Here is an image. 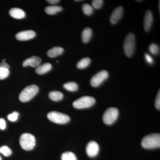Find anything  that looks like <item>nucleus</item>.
Wrapping results in <instances>:
<instances>
[{
    "mask_svg": "<svg viewBox=\"0 0 160 160\" xmlns=\"http://www.w3.org/2000/svg\"><path fill=\"white\" fill-rule=\"evenodd\" d=\"M62 7L60 6H49L45 8V11L47 14L53 15L62 11Z\"/></svg>",
    "mask_w": 160,
    "mask_h": 160,
    "instance_id": "18",
    "label": "nucleus"
},
{
    "mask_svg": "<svg viewBox=\"0 0 160 160\" xmlns=\"http://www.w3.org/2000/svg\"><path fill=\"white\" fill-rule=\"evenodd\" d=\"M0 152L6 157L11 155L12 152L9 147L7 146H3L0 148Z\"/></svg>",
    "mask_w": 160,
    "mask_h": 160,
    "instance_id": "24",
    "label": "nucleus"
},
{
    "mask_svg": "<svg viewBox=\"0 0 160 160\" xmlns=\"http://www.w3.org/2000/svg\"><path fill=\"white\" fill-rule=\"evenodd\" d=\"M52 68V66L51 64L49 63H46L37 67L35 71L38 74H44L50 71Z\"/></svg>",
    "mask_w": 160,
    "mask_h": 160,
    "instance_id": "15",
    "label": "nucleus"
},
{
    "mask_svg": "<svg viewBox=\"0 0 160 160\" xmlns=\"http://www.w3.org/2000/svg\"><path fill=\"white\" fill-rule=\"evenodd\" d=\"M20 144L23 149L27 151L31 150L35 146V138L30 133H23L20 137Z\"/></svg>",
    "mask_w": 160,
    "mask_h": 160,
    "instance_id": "4",
    "label": "nucleus"
},
{
    "mask_svg": "<svg viewBox=\"0 0 160 160\" xmlns=\"http://www.w3.org/2000/svg\"><path fill=\"white\" fill-rule=\"evenodd\" d=\"M9 13L12 17L18 19L24 18L26 17L25 12L20 8H12L9 10Z\"/></svg>",
    "mask_w": 160,
    "mask_h": 160,
    "instance_id": "14",
    "label": "nucleus"
},
{
    "mask_svg": "<svg viewBox=\"0 0 160 160\" xmlns=\"http://www.w3.org/2000/svg\"><path fill=\"white\" fill-rule=\"evenodd\" d=\"M82 10L84 14L90 16L93 13V8L89 4H85L83 5Z\"/></svg>",
    "mask_w": 160,
    "mask_h": 160,
    "instance_id": "23",
    "label": "nucleus"
},
{
    "mask_svg": "<svg viewBox=\"0 0 160 160\" xmlns=\"http://www.w3.org/2000/svg\"><path fill=\"white\" fill-rule=\"evenodd\" d=\"M63 52H64V49L63 48L57 46V47H53L48 50L47 54L49 58H53L62 54Z\"/></svg>",
    "mask_w": 160,
    "mask_h": 160,
    "instance_id": "16",
    "label": "nucleus"
},
{
    "mask_svg": "<svg viewBox=\"0 0 160 160\" xmlns=\"http://www.w3.org/2000/svg\"><path fill=\"white\" fill-rule=\"evenodd\" d=\"M109 77V73L106 70H103L93 76L90 80V84L92 87L100 86Z\"/></svg>",
    "mask_w": 160,
    "mask_h": 160,
    "instance_id": "8",
    "label": "nucleus"
},
{
    "mask_svg": "<svg viewBox=\"0 0 160 160\" xmlns=\"http://www.w3.org/2000/svg\"><path fill=\"white\" fill-rule=\"evenodd\" d=\"M145 57L147 63H149V64H151H151H153V59L150 56V55L148 54V53H146L145 55Z\"/></svg>",
    "mask_w": 160,
    "mask_h": 160,
    "instance_id": "30",
    "label": "nucleus"
},
{
    "mask_svg": "<svg viewBox=\"0 0 160 160\" xmlns=\"http://www.w3.org/2000/svg\"><path fill=\"white\" fill-rule=\"evenodd\" d=\"M123 48L126 56L129 58L132 56L135 49V37L133 33H129L126 36Z\"/></svg>",
    "mask_w": 160,
    "mask_h": 160,
    "instance_id": "2",
    "label": "nucleus"
},
{
    "mask_svg": "<svg viewBox=\"0 0 160 160\" xmlns=\"http://www.w3.org/2000/svg\"><path fill=\"white\" fill-rule=\"evenodd\" d=\"M62 160H77V158L73 152H64L61 156Z\"/></svg>",
    "mask_w": 160,
    "mask_h": 160,
    "instance_id": "22",
    "label": "nucleus"
},
{
    "mask_svg": "<svg viewBox=\"0 0 160 160\" xmlns=\"http://www.w3.org/2000/svg\"><path fill=\"white\" fill-rule=\"evenodd\" d=\"M10 73L9 69L0 67V80H4L9 76Z\"/></svg>",
    "mask_w": 160,
    "mask_h": 160,
    "instance_id": "25",
    "label": "nucleus"
},
{
    "mask_svg": "<svg viewBox=\"0 0 160 160\" xmlns=\"http://www.w3.org/2000/svg\"><path fill=\"white\" fill-rule=\"evenodd\" d=\"M155 106L157 109L160 110V91L158 92L157 97L155 101Z\"/></svg>",
    "mask_w": 160,
    "mask_h": 160,
    "instance_id": "29",
    "label": "nucleus"
},
{
    "mask_svg": "<svg viewBox=\"0 0 160 160\" xmlns=\"http://www.w3.org/2000/svg\"><path fill=\"white\" fill-rule=\"evenodd\" d=\"M123 8L120 6L114 9L110 18V22L112 24H116L122 17Z\"/></svg>",
    "mask_w": 160,
    "mask_h": 160,
    "instance_id": "11",
    "label": "nucleus"
},
{
    "mask_svg": "<svg viewBox=\"0 0 160 160\" xmlns=\"http://www.w3.org/2000/svg\"><path fill=\"white\" fill-rule=\"evenodd\" d=\"M41 62H42V60L41 58L33 56L31 57L26 59L23 62L22 66L23 67H26L28 66H30L32 67H38V66H39Z\"/></svg>",
    "mask_w": 160,
    "mask_h": 160,
    "instance_id": "12",
    "label": "nucleus"
},
{
    "mask_svg": "<svg viewBox=\"0 0 160 160\" xmlns=\"http://www.w3.org/2000/svg\"><path fill=\"white\" fill-rule=\"evenodd\" d=\"M47 118L51 122L59 124H66L70 121L69 116L56 111L49 112L47 114Z\"/></svg>",
    "mask_w": 160,
    "mask_h": 160,
    "instance_id": "6",
    "label": "nucleus"
},
{
    "mask_svg": "<svg viewBox=\"0 0 160 160\" xmlns=\"http://www.w3.org/2000/svg\"><path fill=\"white\" fill-rule=\"evenodd\" d=\"M86 151L89 157L93 158L97 156L99 151L98 144L94 141L89 142L86 146Z\"/></svg>",
    "mask_w": 160,
    "mask_h": 160,
    "instance_id": "9",
    "label": "nucleus"
},
{
    "mask_svg": "<svg viewBox=\"0 0 160 160\" xmlns=\"http://www.w3.org/2000/svg\"><path fill=\"white\" fill-rule=\"evenodd\" d=\"M103 3L102 0H94L92 1V7L95 9H99L102 7Z\"/></svg>",
    "mask_w": 160,
    "mask_h": 160,
    "instance_id": "27",
    "label": "nucleus"
},
{
    "mask_svg": "<svg viewBox=\"0 0 160 160\" xmlns=\"http://www.w3.org/2000/svg\"><path fill=\"white\" fill-rule=\"evenodd\" d=\"M95 102L94 98L90 96H84L74 101L72 103V106L76 109H86L93 106Z\"/></svg>",
    "mask_w": 160,
    "mask_h": 160,
    "instance_id": "5",
    "label": "nucleus"
},
{
    "mask_svg": "<svg viewBox=\"0 0 160 160\" xmlns=\"http://www.w3.org/2000/svg\"><path fill=\"white\" fill-rule=\"evenodd\" d=\"M36 32L33 30H24L18 32L16 35V38L19 41H28L33 38L36 36Z\"/></svg>",
    "mask_w": 160,
    "mask_h": 160,
    "instance_id": "10",
    "label": "nucleus"
},
{
    "mask_svg": "<svg viewBox=\"0 0 160 160\" xmlns=\"http://www.w3.org/2000/svg\"><path fill=\"white\" fill-rule=\"evenodd\" d=\"M49 98L52 101L58 102L62 99L63 94L59 91H52L49 92Z\"/></svg>",
    "mask_w": 160,
    "mask_h": 160,
    "instance_id": "19",
    "label": "nucleus"
},
{
    "mask_svg": "<svg viewBox=\"0 0 160 160\" xmlns=\"http://www.w3.org/2000/svg\"><path fill=\"white\" fill-rule=\"evenodd\" d=\"M153 22V16L150 10L146 12L144 21V29L146 32L149 31Z\"/></svg>",
    "mask_w": 160,
    "mask_h": 160,
    "instance_id": "13",
    "label": "nucleus"
},
{
    "mask_svg": "<svg viewBox=\"0 0 160 160\" xmlns=\"http://www.w3.org/2000/svg\"><path fill=\"white\" fill-rule=\"evenodd\" d=\"M19 114L18 112H14L11 114H9L8 115V119L9 121H11V122H16L17 121L18 118Z\"/></svg>",
    "mask_w": 160,
    "mask_h": 160,
    "instance_id": "28",
    "label": "nucleus"
},
{
    "mask_svg": "<svg viewBox=\"0 0 160 160\" xmlns=\"http://www.w3.org/2000/svg\"><path fill=\"white\" fill-rule=\"evenodd\" d=\"M6 122L4 119L0 118V129L4 130L6 128Z\"/></svg>",
    "mask_w": 160,
    "mask_h": 160,
    "instance_id": "31",
    "label": "nucleus"
},
{
    "mask_svg": "<svg viewBox=\"0 0 160 160\" xmlns=\"http://www.w3.org/2000/svg\"><path fill=\"white\" fill-rule=\"evenodd\" d=\"M0 67L8 69H9L10 68V66H9V64L6 63V62H2L0 63Z\"/></svg>",
    "mask_w": 160,
    "mask_h": 160,
    "instance_id": "32",
    "label": "nucleus"
},
{
    "mask_svg": "<svg viewBox=\"0 0 160 160\" xmlns=\"http://www.w3.org/2000/svg\"><path fill=\"white\" fill-rule=\"evenodd\" d=\"M91 62V59L89 58H84L80 60L77 64V67L78 69H85L89 66Z\"/></svg>",
    "mask_w": 160,
    "mask_h": 160,
    "instance_id": "20",
    "label": "nucleus"
},
{
    "mask_svg": "<svg viewBox=\"0 0 160 160\" xmlns=\"http://www.w3.org/2000/svg\"><path fill=\"white\" fill-rule=\"evenodd\" d=\"M92 35V30L90 28L84 29L82 32V39L83 43H87L89 42Z\"/></svg>",
    "mask_w": 160,
    "mask_h": 160,
    "instance_id": "17",
    "label": "nucleus"
},
{
    "mask_svg": "<svg viewBox=\"0 0 160 160\" xmlns=\"http://www.w3.org/2000/svg\"><path fill=\"white\" fill-rule=\"evenodd\" d=\"M46 2L52 5H55V4L59 2L60 1L59 0H47Z\"/></svg>",
    "mask_w": 160,
    "mask_h": 160,
    "instance_id": "33",
    "label": "nucleus"
},
{
    "mask_svg": "<svg viewBox=\"0 0 160 160\" xmlns=\"http://www.w3.org/2000/svg\"><path fill=\"white\" fill-rule=\"evenodd\" d=\"M6 59H4L2 60V62H6Z\"/></svg>",
    "mask_w": 160,
    "mask_h": 160,
    "instance_id": "34",
    "label": "nucleus"
},
{
    "mask_svg": "<svg viewBox=\"0 0 160 160\" xmlns=\"http://www.w3.org/2000/svg\"><path fill=\"white\" fill-rule=\"evenodd\" d=\"M39 88L37 85H32L26 87L20 93L19 99L21 102H27L32 99L38 92Z\"/></svg>",
    "mask_w": 160,
    "mask_h": 160,
    "instance_id": "3",
    "label": "nucleus"
},
{
    "mask_svg": "<svg viewBox=\"0 0 160 160\" xmlns=\"http://www.w3.org/2000/svg\"><path fill=\"white\" fill-rule=\"evenodd\" d=\"M142 146L146 149H153L160 148V135L159 133H152L146 136L142 140Z\"/></svg>",
    "mask_w": 160,
    "mask_h": 160,
    "instance_id": "1",
    "label": "nucleus"
},
{
    "mask_svg": "<svg viewBox=\"0 0 160 160\" xmlns=\"http://www.w3.org/2000/svg\"><path fill=\"white\" fill-rule=\"evenodd\" d=\"M0 160H2V158L0 157Z\"/></svg>",
    "mask_w": 160,
    "mask_h": 160,
    "instance_id": "35",
    "label": "nucleus"
},
{
    "mask_svg": "<svg viewBox=\"0 0 160 160\" xmlns=\"http://www.w3.org/2000/svg\"><path fill=\"white\" fill-rule=\"evenodd\" d=\"M119 111L116 108H110L105 112L103 116L104 122L106 125H110L117 119L118 117Z\"/></svg>",
    "mask_w": 160,
    "mask_h": 160,
    "instance_id": "7",
    "label": "nucleus"
},
{
    "mask_svg": "<svg viewBox=\"0 0 160 160\" xmlns=\"http://www.w3.org/2000/svg\"><path fill=\"white\" fill-rule=\"evenodd\" d=\"M63 87L66 90L70 92L76 91L78 88V84L75 82H72L65 83L63 85Z\"/></svg>",
    "mask_w": 160,
    "mask_h": 160,
    "instance_id": "21",
    "label": "nucleus"
},
{
    "mask_svg": "<svg viewBox=\"0 0 160 160\" xmlns=\"http://www.w3.org/2000/svg\"><path fill=\"white\" fill-rule=\"evenodd\" d=\"M149 51L153 55H157L159 52V48L155 44H151L149 46Z\"/></svg>",
    "mask_w": 160,
    "mask_h": 160,
    "instance_id": "26",
    "label": "nucleus"
}]
</instances>
